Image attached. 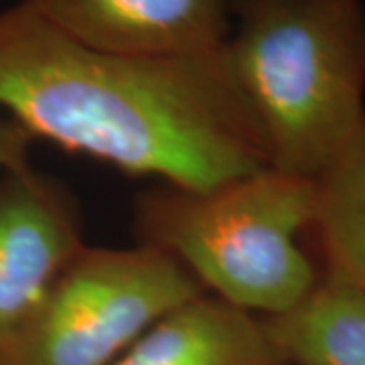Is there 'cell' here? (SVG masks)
Segmentation results:
<instances>
[{
	"instance_id": "cell-8",
	"label": "cell",
	"mask_w": 365,
	"mask_h": 365,
	"mask_svg": "<svg viewBox=\"0 0 365 365\" xmlns=\"http://www.w3.org/2000/svg\"><path fill=\"white\" fill-rule=\"evenodd\" d=\"M288 365H365V292L321 276L292 311L264 319Z\"/></svg>"
},
{
	"instance_id": "cell-9",
	"label": "cell",
	"mask_w": 365,
	"mask_h": 365,
	"mask_svg": "<svg viewBox=\"0 0 365 365\" xmlns=\"http://www.w3.org/2000/svg\"><path fill=\"white\" fill-rule=\"evenodd\" d=\"M314 182L317 213L311 232L323 258L321 276L365 292V122Z\"/></svg>"
},
{
	"instance_id": "cell-4",
	"label": "cell",
	"mask_w": 365,
	"mask_h": 365,
	"mask_svg": "<svg viewBox=\"0 0 365 365\" xmlns=\"http://www.w3.org/2000/svg\"><path fill=\"white\" fill-rule=\"evenodd\" d=\"M203 294L160 250L86 246L0 351V365H112L160 319Z\"/></svg>"
},
{
	"instance_id": "cell-3",
	"label": "cell",
	"mask_w": 365,
	"mask_h": 365,
	"mask_svg": "<svg viewBox=\"0 0 365 365\" xmlns=\"http://www.w3.org/2000/svg\"><path fill=\"white\" fill-rule=\"evenodd\" d=\"M314 213L317 182L268 167L207 191L155 182L134 199L132 230L207 294L268 319L299 307L321 282L300 248Z\"/></svg>"
},
{
	"instance_id": "cell-11",
	"label": "cell",
	"mask_w": 365,
	"mask_h": 365,
	"mask_svg": "<svg viewBox=\"0 0 365 365\" xmlns=\"http://www.w3.org/2000/svg\"><path fill=\"white\" fill-rule=\"evenodd\" d=\"M284 365H288V364H284Z\"/></svg>"
},
{
	"instance_id": "cell-6",
	"label": "cell",
	"mask_w": 365,
	"mask_h": 365,
	"mask_svg": "<svg viewBox=\"0 0 365 365\" xmlns=\"http://www.w3.org/2000/svg\"><path fill=\"white\" fill-rule=\"evenodd\" d=\"M79 45L130 57L220 49L235 0H14Z\"/></svg>"
},
{
	"instance_id": "cell-2",
	"label": "cell",
	"mask_w": 365,
	"mask_h": 365,
	"mask_svg": "<svg viewBox=\"0 0 365 365\" xmlns=\"http://www.w3.org/2000/svg\"><path fill=\"white\" fill-rule=\"evenodd\" d=\"M225 55L268 167L319 179L365 122L361 0H235Z\"/></svg>"
},
{
	"instance_id": "cell-5",
	"label": "cell",
	"mask_w": 365,
	"mask_h": 365,
	"mask_svg": "<svg viewBox=\"0 0 365 365\" xmlns=\"http://www.w3.org/2000/svg\"><path fill=\"white\" fill-rule=\"evenodd\" d=\"M78 195L31 165L0 175V351L86 248Z\"/></svg>"
},
{
	"instance_id": "cell-10",
	"label": "cell",
	"mask_w": 365,
	"mask_h": 365,
	"mask_svg": "<svg viewBox=\"0 0 365 365\" xmlns=\"http://www.w3.org/2000/svg\"><path fill=\"white\" fill-rule=\"evenodd\" d=\"M35 143L11 118H0V175L31 165V144Z\"/></svg>"
},
{
	"instance_id": "cell-1",
	"label": "cell",
	"mask_w": 365,
	"mask_h": 365,
	"mask_svg": "<svg viewBox=\"0 0 365 365\" xmlns=\"http://www.w3.org/2000/svg\"><path fill=\"white\" fill-rule=\"evenodd\" d=\"M0 108L33 140L182 189L268 169L225 45L177 57L96 51L14 2L0 9Z\"/></svg>"
},
{
	"instance_id": "cell-7",
	"label": "cell",
	"mask_w": 365,
	"mask_h": 365,
	"mask_svg": "<svg viewBox=\"0 0 365 365\" xmlns=\"http://www.w3.org/2000/svg\"><path fill=\"white\" fill-rule=\"evenodd\" d=\"M264 319L203 294L160 319L112 365H284Z\"/></svg>"
}]
</instances>
